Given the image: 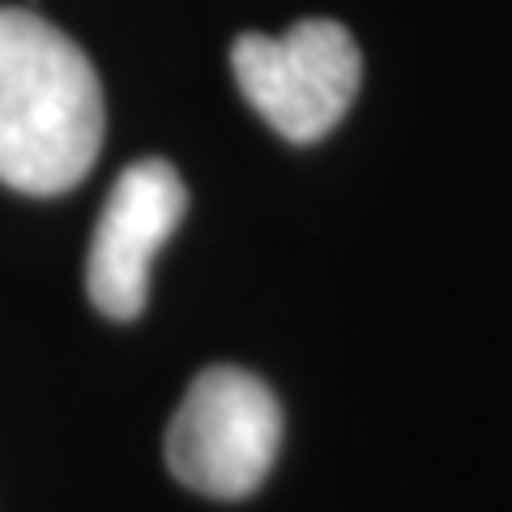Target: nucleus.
Instances as JSON below:
<instances>
[{
  "label": "nucleus",
  "mask_w": 512,
  "mask_h": 512,
  "mask_svg": "<svg viewBox=\"0 0 512 512\" xmlns=\"http://www.w3.org/2000/svg\"><path fill=\"white\" fill-rule=\"evenodd\" d=\"M282 448V406L244 367H205L167 427V466L188 491L244 500L261 491Z\"/></svg>",
  "instance_id": "f03ea898"
},
{
  "label": "nucleus",
  "mask_w": 512,
  "mask_h": 512,
  "mask_svg": "<svg viewBox=\"0 0 512 512\" xmlns=\"http://www.w3.org/2000/svg\"><path fill=\"white\" fill-rule=\"evenodd\" d=\"M103 128L90 56L35 9H0V184L60 197L86 180Z\"/></svg>",
  "instance_id": "f257e3e1"
},
{
  "label": "nucleus",
  "mask_w": 512,
  "mask_h": 512,
  "mask_svg": "<svg viewBox=\"0 0 512 512\" xmlns=\"http://www.w3.org/2000/svg\"><path fill=\"white\" fill-rule=\"evenodd\" d=\"M188 214V188L167 158H137L111 184L86 256V295L111 320L141 316L154 256Z\"/></svg>",
  "instance_id": "20e7f679"
},
{
  "label": "nucleus",
  "mask_w": 512,
  "mask_h": 512,
  "mask_svg": "<svg viewBox=\"0 0 512 512\" xmlns=\"http://www.w3.org/2000/svg\"><path fill=\"white\" fill-rule=\"evenodd\" d=\"M231 69L244 99L278 137L320 141L338 128L363 86L355 35L333 18L295 22L286 35H239Z\"/></svg>",
  "instance_id": "7ed1b4c3"
}]
</instances>
